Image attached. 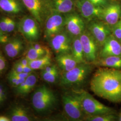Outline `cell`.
Returning a JSON list of instances; mask_svg holds the SVG:
<instances>
[{"label":"cell","mask_w":121,"mask_h":121,"mask_svg":"<svg viewBox=\"0 0 121 121\" xmlns=\"http://www.w3.org/2000/svg\"><path fill=\"white\" fill-rule=\"evenodd\" d=\"M90 86L95 95L114 103H121V70L99 67L91 78Z\"/></svg>","instance_id":"6da1fadb"},{"label":"cell","mask_w":121,"mask_h":121,"mask_svg":"<svg viewBox=\"0 0 121 121\" xmlns=\"http://www.w3.org/2000/svg\"><path fill=\"white\" fill-rule=\"evenodd\" d=\"M94 66L90 63L83 62L78 64L72 69L63 72L60 78V86L72 89L79 87L88 78Z\"/></svg>","instance_id":"7a4b0ae2"},{"label":"cell","mask_w":121,"mask_h":121,"mask_svg":"<svg viewBox=\"0 0 121 121\" xmlns=\"http://www.w3.org/2000/svg\"><path fill=\"white\" fill-rule=\"evenodd\" d=\"M73 90L78 94L85 116L117 113L114 109L101 103L86 91L78 89Z\"/></svg>","instance_id":"3957f363"},{"label":"cell","mask_w":121,"mask_h":121,"mask_svg":"<svg viewBox=\"0 0 121 121\" xmlns=\"http://www.w3.org/2000/svg\"><path fill=\"white\" fill-rule=\"evenodd\" d=\"M33 108L37 112L44 113L52 110L57 102L56 95L49 88L42 85L34 91L31 99Z\"/></svg>","instance_id":"277c9868"},{"label":"cell","mask_w":121,"mask_h":121,"mask_svg":"<svg viewBox=\"0 0 121 121\" xmlns=\"http://www.w3.org/2000/svg\"><path fill=\"white\" fill-rule=\"evenodd\" d=\"M62 102L65 115L72 121L83 120L85 115L83 112L78 94L72 89L65 92L62 96Z\"/></svg>","instance_id":"5b68a950"},{"label":"cell","mask_w":121,"mask_h":121,"mask_svg":"<svg viewBox=\"0 0 121 121\" xmlns=\"http://www.w3.org/2000/svg\"><path fill=\"white\" fill-rule=\"evenodd\" d=\"M32 16L41 26L52 13L51 0H21Z\"/></svg>","instance_id":"8992f818"},{"label":"cell","mask_w":121,"mask_h":121,"mask_svg":"<svg viewBox=\"0 0 121 121\" xmlns=\"http://www.w3.org/2000/svg\"><path fill=\"white\" fill-rule=\"evenodd\" d=\"M79 36L86 61L92 64L99 57L100 47L95 39L87 29Z\"/></svg>","instance_id":"52a82bcc"},{"label":"cell","mask_w":121,"mask_h":121,"mask_svg":"<svg viewBox=\"0 0 121 121\" xmlns=\"http://www.w3.org/2000/svg\"><path fill=\"white\" fill-rule=\"evenodd\" d=\"M39 23L32 16L24 17L18 24V29L24 37L30 42H35L40 37Z\"/></svg>","instance_id":"ba28073f"},{"label":"cell","mask_w":121,"mask_h":121,"mask_svg":"<svg viewBox=\"0 0 121 121\" xmlns=\"http://www.w3.org/2000/svg\"><path fill=\"white\" fill-rule=\"evenodd\" d=\"M65 14L52 13L44 23V38L50 40L65 29Z\"/></svg>","instance_id":"9c48e42d"},{"label":"cell","mask_w":121,"mask_h":121,"mask_svg":"<svg viewBox=\"0 0 121 121\" xmlns=\"http://www.w3.org/2000/svg\"><path fill=\"white\" fill-rule=\"evenodd\" d=\"M87 30L95 39L100 48L108 36L112 34L111 27L98 19L89 21Z\"/></svg>","instance_id":"30bf717a"},{"label":"cell","mask_w":121,"mask_h":121,"mask_svg":"<svg viewBox=\"0 0 121 121\" xmlns=\"http://www.w3.org/2000/svg\"><path fill=\"white\" fill-rule=\"evenodd\" d=\"M73 37L65 30L55 35L50 40V45L56 55L71 53Z\"/></svg>","instance_id":"8fae6325"},{"label":"cell","mask_w":121,"mask_h":121,"mask_svg":"<svg viewBox=\"0 0 121 121\" xmlns=\"http://www.w3.org/2000/svg\"><path fill=\"white\" fill-rule=\"evenodd\" d=\"M65 28L73 38L79 36L86 30L84 19L79 14L74 11L66 14Z\"/></svg>","instance_id":"7c38bea8"},{"label":"cell","mask_w":121,"mask_h":121,"mask_svg":"<svg viewBox=\"0 0 121 121\" xmlns=\"http://www.w3.org/2000/svg\"><path fill=\"white\" fill-rule=\"evenodd\" d=\"M76 8L82 18L88 22L100 19L104 9L95 6L88 0H76Z\"/></svg>","instance_id":"4fadbf2b"},{"label":"cell","mask_w":121,"mask_h":121,"mask_svg":"<svg viewBox=\"0 0 121 121\" xmlns=\"http://www.w3.org/2000/svg\"><path fill=\"white\" fill-rule=\"evenodd\" d=\"M114 56H121V42L112 34L100 48L98 58Z\"/></svg>","instance_id":"5bb4252c"},{"label":"cell","mask_w":121,"mask_h":121,"mask_svg":"<svg viewBox=\"0 0 121 121\" xmlns=\"http://www.w3.org/2000/svg\"><path fill=\"white\" fill-rule=\"evenodd\" d=\"M121 18V6L118 4L108 5L103 9L100 20L112 27Z\"/></svg>","instance_id":"9a60e30c"},{"label":"cell","mask_w":121,"mask_h":121,"mask_svg":"<svg viewBox=\"0 0 121 121\" xmlns=\"http://www.w3.org/2000/svg\"><path fill=\"white\" fill-rule=\"evenodd\" d=\"M53 13L66 14L74 11L76 8V0H51Z\"/></svg>","instance_id":"2e32d148"},{"label":"cell","mask_w":121,"mask_h":121,"mask_svg":"<svg viewBox=\"0 0 121 121\" xmlns=\"http://www.w3.org/2000/svg\"><path fill=\"white\" fill-rule=\"evenodd\" d=\"M24 48V43L22 39L19 38H14L9 39L5 43L4 52L9 58H14L17 56L22 52Z\"/></svg>","instance_id":"e0dca14e"},{"label":"cell","mask_w":121,"mask_h":121,"mask_svg":"<svg viewBox=\"0 0 121 121\" xmlns=\"http://www.w3.org/2000/svg\"><path fill=\"white\" fill-rule=\"evenodd\" d=\"M9 118L12 121L33 120L28 109L22 105H16L12 108L9 112Z\"/></svg>","instance_id":"ac0fdd59"},{"label":"cell","mask_w":121,"mask_h":121,"mask_svg":"<svg viewBox=\"0 0 121 121\" xmlns=\"http://www.w3.org/2000/svg\"><path fill=\"white\" fill-rule=\"evenodd\" d=\"M56 60L58 66L63 72L72 69L78 64L71 53L56 55Z\"/></svg>","instance_id":"d6986e66"},{"label":"cell","mask_w":121,"mask_h":121,"mask_svg":"<svg viewBox=\"0 0 121 121\" xmlns=\"http://www.w3.org/2000/svg\"><path fill=\"white\" fill-rule=\"evenodd\" d=\"M38 80V77L36 74L32 73L25 81L16 87L17 94L21 96H25L28 94L35 87Z\"/></svg>","instance_id":"ffe728a7"},{"label":"cell","mask_w":121,"mask_h":121,"mask_svg":"<svg viewBox=\"0 0 121 121\" xmlns=\"http://www.w3.org/2000/svg\"><path fill=\"white\" fill-rule=\"evenodd\" d=\"M92 64L98 67H108L121 70V56L98 58Z\"/></svg>","instance_id":"44dd1931"},{"label":"cell","mask_w":121,"mask_h":121,"mask_svg":"<svg viewBox=\"0 0 121 121\" xmlns=\"http://www.w3.org/2000/svg\"><path fill=\"white\" fill-rule=\"evenodd\" d=\"M41 76L44 81L53 83L56 82L59 77V72L56 65H49L41 70Z\"/></svg>","instance_id":"7402d4cb"},{"label":"cell","mask_w":121,"mask_h":121,"mask_svg":"<svg viewBox=\"0 0 121 121\" xmlns=\"http://www.w3.org/2000/svg\"><path fill=\"white\" fill-rule=\"evenodd\" d=\"M0 9L7 13H18L22 11V6L18 0H0Z\"/></svg>","instance_id":"603a6c76"},{"label":"cell","mask_w":121,"mask_h":121,"mask_svg":"<svg viewBox=\"0 0 121 121\" xmlns=\"http://www.w3.org/2000/svg\"><path fill=\"white\" fill-rule=\"evenodd\" d=\"M71 54L78 64L86 62L79 36L74 37L73 38Z\"/></svg>","instance_id":"cb8c5ba5"},{"label":"cell","mask_w":121,"mask_h":121,"mask_svg":"<svg viewBox=\"0 0 121 121\" xmlns=\"http://www.w3.org/2000/svg\"><path fill=\"white\" fill-rule=\"evenodd\" d=\"M52 57L50 52L35 60L29 61V66L33 70L43 69L46 67L52 65Z\"/></svg>","instance_id":"d4e9b609"},{"label":"cell","mask_w":121,"mask_h":121,"mask_svg":"<svg viewBox=\"0 0 121 121\" xmlns=\"http://www.w3.org/2000/svg\"><path fill=\"white\" fill-rule=\"evenodd\" d=\"M117 113H106L96 115L85 116L83 120L86 121H117Z\"/></svg>","instance_id":"484cf974"},{"label":"cell","mask_w":121,"mask_h":121,"mask_svg":"<svg viewBox=\"0 0 121 121\" xmlns=\"http://www.w3.org/2000/svg\"><path fill=\"white\" fill-rule=\"evenodd\" d=\"M46 54L39 52L33 48L31 45L28 49L26 52V58L29 60H33L37 59L45 55Z\"/></svg>","instance_id":"4316f807"},{"label":"cell","mask_w":121,"mask_h":121,"mask_svg":"<svg viewBox=\"0 0 121 121\" xmlns=\"http://www.w3.org/2000/svg\"><path fill=\"white\" fill-rule=\"evenodd\" d=\"M112 35L121 42V18L112 27Z\"/></svg>","instance_id":"83f0119b"},{"label":"cell","mask_w":121,"mask_h":121,"mask_svg":"<svg viewBox=\"0 0 121 121\" xmlns=\"http://www.w3.org/2000/svg\"><path fill=\"white\" fill-rule=\"evenodd\" d=\"M8 79L10 84L14 87H17L23 82L26 78H18L11 74L9 73L8 75Z\"/></svg>","instance_id":"f1b7e54d"},{"label":"cell","mask_w":121,"mask_h":121,"mask_svg":"<svg viewBox=\"0 0 121 121\" xmlns=\"http://www.w3.org/2000/svg\"><path fill=\"white\" fill-rule=\"evenodd\" d=\"M31 45L39 52H42L45 54L50 52L48 48H47L46 46H44L43 45H42L40 43L33 42L32 43V44H31Z\"/></svg>","instance_id":"f546056e"},{"label":"cell","mask_w":121,"mask_h":121,"mask_svg":"<svg viewBox=\"0 0 121 121\" xmlns=\"http://www.w3.org/2000/svg\"><path fill=\"white\" fill-rule=\"evenodd\" d=\"M95 6L104 8L109 4L108 0H88Z\"/></svg>","instance_id":"4dcf8cb0"},{"label":"cell","mask_w":121,"mask_h":121,"mask_svg":"<svg viewBox=\"0 0 121 121\" xmlns=\"http://www.w3.org/2000/svg\"><path fill=\"white\" fill-rule=\"evenodd\" d=\"M7 17H4L0 20V30L5 33H7Z\"/></svg>","instance_id":"1f68e13d"},{"label":"cell","mask_w":121,"mask_h":121,"mask_svg":"<svg viewBox=\"0 0 121 121\" xmlns=\"http://www.w3.org/2000/svg\"><path fill=\"white\" fill-rule=\"evenodd\" d=\"M16 23L14 21L12 18L8 17L7 18V32L10 33L15 29Z\"/></svg>","instance_id":"d6a6232c"},{"label":"cell","mask_w":121,"mask_h":121,"mask_svg":"<svg viewBox=\"0 0 121 121\" xmlns=\"http://www.w3.org/2000/svg\"><path fill=\"white\" fill-rule=\"evenodd\" d=\"M31 73H24V72L17 73V72H15V71H13V70L11 69V70L10 71V72H9V73L12 74L13 75L15 76V77H17L18 78H26Z\"/></svg>","instance_id":"836d02e7"},{"label":"cell","mask_w":121,"mask_h":121,"mask_svg":"<svg viewBox=\"0 0 121 121\" xmlns=\"http://www.w3.org/2000/svg\"><path fill=\"white\" fill-rule=\"evenodd\" d=\"M6 66V61L4 57L0 51V74L2 73Z\"/></svg>","instance_id":"e575fe53"},{"label":"cell","mask_w":121,"mask_h":121,"mask_svg":"<svg viewBox=\"0 0 121 121\" xmlns=\"http://www.w3.org/2000/svg\"><path fill=\"white\" fill-rule=\"evenodd\" d=\"M9 40V38L7 33L3 32L0 30V43H6Z\"/></svg>","instance_id":"d590c367"},{"label":"cell","mask_w":121,"mask_h":121,"mask_svg":"<svg viewBox=\"0 0 121 121\" xmlns=\"http://www.w3.org/2000/svg\"><path fill=\"white\" fill-rule=\"evenodd\" d=\"M6 93L4 87L0 84V103L2 104L6 99Z\"/></svg>","instance_id":"8d00e7d4"},{"label":"cell","mask_w":121,"mask_h":121,"mask_svg":"<svg viewBox=\"0 0 121 121\" xmlns=\"http://www.w3.org/2000/svg\"><path fill=\"white\" fill-rule=\"evenodd\" d=\"M23 66L21 65V64L18 61H17V62H16L13 65V68L12 69V70L17 73H21V72H23Z\"/></svg>","instance_id":"74e56055"},{"label":"cell","mask_w":121,"mask_h":121,"mask_svg":"<svg viewBox=\"0 0 121 121\" xmlns=\"http://www.w3.org/2000/svg\"><path fill=\"white\" fill-rule=\"evenodd\" d=\"M18 61L23 66H26L29 65V60L26 58V57L22 58Z\"/></svg>","instance_id":"f35d334b"},{"label":"cell","mask_w":121,"mask_h":121,"mask_svg":"<svg viewBox=\"0 0 121 121\" xmlns=\"http://www.w3.org/2000/svg\"><path fill=\"white\" fill-rule=\"evenodd\" d=\"M34 70L31 69L30 67L28 65L26 66H23V72L26 73H31L33 72Z\"/></svg>","instance_id":"ab89813d"},{"label":"cell","mask_w":121,"mask_h":121,"mask_svg":"<svg viewBox=\"0 0 121 121\" xmlns=\"http://www.w3.org/2000/svg\"><path fill=\"white\" fill-rule=\"evenodd\" d=\"M11 120L9 117L4 115H0V121H10Z\"/></svg>","instance_id":"60d3db41"},{"label":"cell","mask_w":121,"mask_h":121,"mask_svg":"<svg viewBox=\"0 0 121 121\" xmlns=\"http://www.w3.org/2000/svg\"><path fill=\"white\" fill-rule=\"evenodd\" d=\"M117 121H121V110L117 114Z\"/></svg>","instance_id":"b9f144b4"},{"label":"cell","mask_w":121,"mask_h":121,"mask_svg":"<svg viewBox=\"0 0 121 121\" xmlns=\"http://www.w3.org/2000/svg\"></svg>","instance_id":"7bdbcfd3"}]
</instances>
